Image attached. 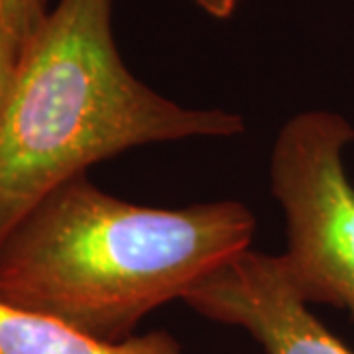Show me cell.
Wrapping results in <instances>:
<instances>
[{
    "mask_svg": "<svg viewBox=\"0 0 354 354\" xmlns=\"http://www.w3.org/2000/svg\"><path fill=\"white\" fill-rule=\"evenodd\" d=\"M114 0H57L26 39L0 111V244L50 193L130 148L230 138L241 114L187 109L142 83L113 30Z\"/></svg>",
    "mask_w": 354,
    "mask_h": 354,
    "instance_id": "7a4b0ae2",
    "label": "cell"
},
{
    "mask_svg": "<svg viewBox=\"0 0 354 354\" xmlns=\"http://www.w3.org/2000/svg\"><path fill=\"white\" fill-rule=\"evenodd\" d=\"M0 8L24 39L38 30L50 12L48 0H0Z\"/></svg>",
    "mask_w": 354,
    "mask_h": 354,
    "instance_id": "52a82bcc",
    "label": "cell"
},
{
    "mask_svg": "<svg viewBox=\"0 0 354 354\" xmlns=\"http://www.w3.org/2000/svg\"><path fill=\"white\" fill-rule=\"evenodd\" d=\"M354 127L333 111H304L279 128L270 156V189L286 218L278 254L305 304L354 317V185L342 153Z\"/></svg>",
    "mask_w": 354,
    "mask_h": 354,
    "instance_id": "3957f363",
    "label": "cell"
},
{
    "mask_svg": "<svg viewBox=\"0 0 354 354\" xmlns=\"http://www.w3.org/2000/svg\"><path fill=\"white\" fill-rule=\"evenodd\" d=\"M24 44L26 39L14 30V26L0 8V111L10 95Z\"/></svg>",
    "mask_w": 354,
    "mask_h": 354,
    "instance_id": "8992f818",
    "label": "cell"
},
{
    "mask_svg": "<svg viewBox=\"0 0 354 354\" xmlns=\"http://www.w3.org/2000/svg\"><path fill=\"white\" fill-rule=\"evenodd\" d=\"M254 236L256 216L241 201L146 207L104 193L83 174L0 244V301L124 342L144 317L183 299Z\"/></svg>",
    "mask_w": 354,
    "mask_h": 354,
    "instance_id": "6da1fadb",
    "label": "cell"
},
{
    "mask_svg": "<svg viewBox=\"0 0 354 354\" xmlns=\"http://www.w3.org/2000/svg\"><path fill=\"white\" fill-rule=\"evenodd\" d=\"M191 2L195 6H199L203 12L213 16L216 20L230 18L236 10V4H239V0H191Z\"/></svg>",
    "mask_w": 354,
    "mask_h": 354,
    "instance_id": "ba28073f",
    "label": "cell"
},
{
    "mask_svg": "<svg viewBox=\"0 0 354 354\" xmlns=\"http://www.w3.org/2000/svg\"><path fill=\"white\" fill-rule=\"evenodd\" d=\"M183 301L211 321L246 330L266 354H354L291 288L279 256L248 248Z\"/></svg>",
    "mask_w": 354,
    "mask_h": 354,
    "instance_id": "277c9868",
    "label": "cell"
},
{
    "mask_svg": "<svg viewBox=\"0 0 354 354\" xmlns=\"http://www.w3.org/2000/svg\"><path fill=\"white\" fill-rule=\"evenodd\" d=\"M0 354H183V348L167 330L99 341L53 317L0 301Z\"/></svg>",
    "mask_w": 354,
    "mask_h": 354,
    "instance_id": "5b68a950",
    "label": "cell"
}]
</instances>
